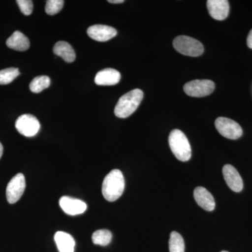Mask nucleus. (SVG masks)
Returning <instances> with one entry per match:
<instances>
[{
	"label": "nucleus",
	"mask_w": 252,
	"mask_h": 252,
	"mask_svg": "<svg viewBox=\"0 0 252 252\" xmlns=\"http://www.w3.org/2000/svg\"><path fill=\"white\" fill-rule=\"evenodd\" d=\"M125 189V180L119 170H113L104 177L102 191L104 198L114 202L122 196Z\"/></svg>",
	"instance_id": "1"
},
{
	"label": "nucleus",
	"mask_w": 252,
	"mask_h": 252,
	"mask_svg": "<svg viewBox=\"0 0 252 252\" xmlns=\"http://www.w3.org/2000/svg\"><path fill=\"white\" fill-rule=\"evenodd\" d=\"M143 97V91L138 89L124 94L118 101L114 109V114L121 119L130 117L138 108Z\"/></svg>",
	"instance_id": "2"
},
{
	"label": "nucleus",
	"mask_w": 252,
	"mask_h": 252,
	"mask_svg": "<svg viewBox=\"0 0 252 252\" xmlns=\"http://www.w3.org/2000/svg\"><path fill=\"white\" fill-rule=\"evenodd\" d=\"M169 145L172 153L181 161H188L191 157V148L187 136L180 130H172L169 136Z\"/></svg>",
	"instance_id": "3"
},
{
	"label": "nucleus",
	"mask_w": 252,
	"mask_h": 252,
	"mask_svg": "<svg viewBox=\"0 0 252 252\" xmlns=\"http://www.w3.org/2000/svg\"><path fill=\"white\" fill-rule=\"evenodd\" d=\"M173 46L180 54L191 57H198L204 52L201 42L188 36H178L174 39Z\"/></svg>",
	"instance_id": "4"
},
{
	"label": "nucleus",
	"mask_w": 252,
	"mask_h": 252,
	"mask_svg": "<svg viewBox=\"0 0 252 252\" xmlns=\"http://www.w3.org/2000/svg\"><path fill=\"white\" fill-rule=\"evenodd\" d=\"M215 127L220 135L230 140H237L243 135L241 126L228 118L219 117L215 121Z\"/></svg>",
	"instance_id": "5"
},
{
	"label": "nucleus",
	"mask_w": 252,
	"mask_h": 252,
	"mask_svg": "<svg viewBox=\"0 0 252 252\" xmlns=\"http://www.w3.org/2000/svg\"><path fill=\"white\" fill-rule=\"evenodd\" d=\"M215 84L211 80L189 81L184 86V91L190 97H203L209 95L215 91Z\"/></svg>",
	"instance_id": "6"
},
{
	"label": "nucleus",
	"mask_w": 252,
	"mask_h": 252,
	"mask_svg": "<svg viewBox=\"0 0 252 252\" xmlns=\"http://www.w3.org/2000/svg\"><path fill=\"white\" fill-rule=\"evenodd\" d=\"M15 126L20 134L27 137H34L40 129L39 121L31 114H23L18 117Z\"/></svg>",
	"instance_id": "7"
},
{
	"label": "nucleus",
	"mask_w": 252,
	"mask_h": 252,
	"mask_svg": "<svg viewBox=\"0 0 252 252\" xmlns=\"http://www.w3.org/2000/svg\"><path fill=\"white\" fill-rule=\"evenodd\" d=\"M26 179L22 173L14 176L6 187V198L10 204H14L20 200L26 189Z\"/></svg>",
	"instance_id": "8"
},
{
	"label": "nucleus",
	"mask_w": 252,
	"mask_h": 252,
	"mask_svg": "<svg viewBox=\"0 0 252 252\" xmlns=\"http://www.w3.org/2000/svg\"><path fill=\"white\" fill-rule=\"evenodd\" d=\"M88 35L91 39L100 42L107 41L117 36V31L115 28L104 25H94L88 28Z\"/></svg>",
	"instance_id": "9"
},
{
	"label": "nucleus",
	"mask_w": 252,
	"mask_h": 252,
	"mask_svg": "<svg viewBox=\"0 0 252 252\" xmlns=\"http://www.w3.org/2000/svg\"><path fill=\"white\" fill-rule=\"evenodd\" d=\"M59 203L63 211L71 216L81 215L87 209V205L84 201L69 196L62 197L60 199Z\"/></svg>",
	"instance_id": "10"
},
{
	"label": "nucleus",
	"mask_w": 252,
	"mask_h": 252,
	"mask_svg": "<svg viewBox=\"0 0 252 252\" xmlns=\"http://www.w3.org/2000/svg\"><path fill=\"white\" fill-rule=\"evenodd\" d=\"M207 9L210 16L217 21H223L229 14V3L227 0H208Z\"/></svg>",
	"instance_id": "11"
},
{
	"label": "nucleus",
	"mask_w": 252,
	"mask_h": 252,
	"mask_svg": "<svg viewBox=\"0 0 252 252\" xmlns=\"http://www.w3.org/2000/svg\"><path fill=\"white\" fill-rule=\"evenodd\" d=\"M223 175L227 185L232 190L235 192H240L243 190V179L238 170L233 165H224L223 167Z\"/></svg>",
	"instance_id": "12"
},
{
	"label": "nucleus",
	"mask_w": 252,
	"mask_h": 252,
	"mask_svg": "<svg viewBox=\"0 0 252 252\" xmlns=\"http://www.w3.org/2000/svg\"><path fill=\"white\" fill-rule=\"evenodd\" d=\"M121 74L119 71L112 68H107L99 71L95 77L94 83L98 86H114L120 81Z\"/></svg>",
	"instance_id": "13"
},
{
	"label": "nucleus",
	"mask_w": 252,
	"mask_h": 252,
	"mask_svg": "<svg viewBox=\"0 0 252 252\" xmlns=\"http://www.w3.org/2000/svg\"><path fill=\"white\" fill-rule=\"evenodd\" d=\"M195 202L206 211H213L215 208V201L211 193L203 187H197L194 190Z\"/></svg>",
	"instance_id": "14"
},
{
	"label": "nucleus",
	"mask_w": 252,
	"mask_h": 252,
	"mask_svg": "<svg viewBox=\"0 0 252 252\" xmlns=\"http://www.w3.org/2000/svg\"><path fill=\"white\" fill-rule=\"evenodd\" d=\"M6 46L15 51H27L30 47L29 39L20 31H15L6 40Z\"/></svg>",
	"instance_id": "15"
},
{
	"label": "nucleus",
	"mask_w": 252,
	"mask_h": 252,
	"mask_svg": "<svg viewBox=\"0 0 252 252\" xmlns=\"http://www.w3.org/2000/svg\"><path fill=\"white\" fill-rule=\"evenodd\" d=\"M54 52L56 56L62 58L65 62L68 63H71L75 61V51L73 49L72 46L66 41H58L55 44Z\"/></svg>",
	"instance_id": "16"
},
{
	"label": "nucleus",
	"mask_w": 252,
	"mask_h": 252,
	"mask_svg": "<svg viewBox=\"0 0 252 252\" xmlns=\"http://www.w3.org/2000/svg\"><path fill=\"white\" fill-rule=\"evenodd\" d=\"M54 238L60 252H74L75 241L72 235L59 231L55 235Z\"/></svg>",
	"instance_id": "17"
},
{
	"label": "nucleus",
	"mask_w": 252,
	"mask_h": 252,
	"mask_svg": "<svg viewBox=\"0 0 252 252\" xmlns=\"http://www.w3.org/2000/svg\"><path fill=\"white\" fill-rule=\"evenodd\" d=\"M51 85V79L48 76H38L31 81L30 89L34 94H39Z\"/></svg>",
	"instance_id": "18"
},
{
	"label": "nucleus",
	"mask_w": 252,
	"mask_h": 252,
	"mask_svg": "<svg viewBox=\"0 0 252 252\" xmlns=\"http://www.w3.org/2000/svg\"><path fill=\"white\" fill-rule=\"evenodd\" d=\"M112 234L107 229L96 230L92 235L93 243L100 246H107L112 241Z\"/></svg>",
	"instance_id": "19"
},
{
	"label": "nucleus",
	"mask_w": 252,
	"mask_h": 252,
	"mask_svg": "<svg viewBox=\"0 0 252 252\" xmlns=\"http://www.w3.org/2000/svg\"><path fill=\"white\" fill-rule=\"evenodd\" d=\"M169 249L170 252H185V241L180 233L172 232L169 240Z\"/></svg>",
	"instance_id": "20"
},
{
	"label": "nucleus",
	"mask_w": 252,
	"mask_h": 252,
	"mask_svg": "<svg viewBox=\"0 0 252 252\" xmlns=\"http://www.w3.org/2000/svg\"><path fill=\"white\" fill-rule=\"evenodd\" d=\"M19 75L20 72L18 68L10 67L2 69L0 71V84L1 85L9 84Z\"/></svg>",
	"instance_id": "21"
},
{
	"label": "nucleus",
	"mask_w": 252,
	"mask_h": 252,
	"mask_svg": "<svg viewBox=\"0 0 252 252\" xmlns=\"http://www.w3.org/2000/svg\"><path fill=\"white\" fill-rule=\"evenodd\" d=\"M64 2L63 0H48L45 6L46 14L51 16L57 14L62 10Z\"/></svg>",
	"instance_id": "22"
},
{
	"label": "nucleus",
	"mask_w": 252,
	"mask_h": 252,
	"mask_svg": "<svg viewBox=\"0 0 252 252\" xmlns=\"http://www.w3.org/2000/svg\"><path fill=\"white\" fill-rule=\"evenodd\" d=\"M16 3L23 14L29 16L32 13L33 2L31 0H17Z\"/></svg>",
	"instance_id": "23"
},
{
	"label": "nucleus",
	"mask_w": 252,
	"mask_h": 252,
	"mask_svg": "<svg viewBox=\"0 0 252 252\" xmlns=\"http://www.w3.org/2000/svg\"><path fill=\"white\" fill-rule=\"evenodd\" d=\"M247 44H248V47L252 49V30L249 33Z\"/></svg>",
	"instance_id": "24"
},
{
	"label": "nucleus",
	"mask_w": 252,
	"mask_h": 252,
	"mask_svg": "<svg viewBox=\"0 0 252 252\" xmlns=\"http://www.w3.org/2000/svg\"><path fill=\"white\" fill-rule=\"evenodd\" d=\"M108 2L112 4H122L124 2V0H109Z\"/></svg>",
	"instance_id": "25"
},
{
	"label": "nucleus",
	"mask_w": 252,
	"mask_h": 252,
	"mask_svg": "<svg viewBox=\"0 0 252 252\" xmlns=\"http://www.w3.org/2000/svg\"><path fill=\"white\" fill-rule=\"evenodd\" d=\"M3 152H4V147H3L2 144L0 142V158L2 157Z\"/></svg>",
	"instance_id": "26"
},
{
	"label": "nucleus",
	"mask_w": 252,
	"mask_h": 252,
	"mask_svg": "<svg viewBox=\"0 0 252 252\" xmlns=\"http://www.w3.org/2000/svg\"><path fill=\"white\" fill-rule=\"evenodd\" d=\"M220 252H227V251H221Z\"/></svg>",
	"instance_id": "27"
}]
</instances>
